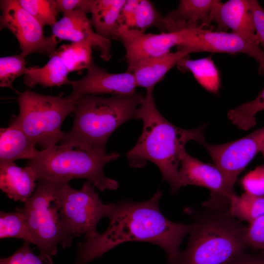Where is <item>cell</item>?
Returning a JSON list of instances; mask_svg holds the SVG:
<instances>
[{
    "instance_id": "obj_28",
    "label": "cell",
    "mask_w": 264,
    "mask_h": 264,
    "mask_svg": "<svg viewBox=\"0 0 264 264\" xmlns=\"http://www.w3.org/2000/svg\"><path fill=\"white\" fill-rule=\"evenodd\" d=\"M20 5L44 27H51L57 22L59 13L56 0H18Z\"/></svg>"
},
{
    "instance_id": "obj_7",
    "label": "cell",
    "mask_w": 264,
    "mask_h": 264,
    "mask_svg": "<svg viewBox=\"0 0 264 264\" xmlns=\"http://www.w3.org/2000/svg\"><path fill=\"white\" fill-rule=\"evenodd\" d=\"M35 191L21 208L33 240L40 251L39 256L52 262L58 245L70 247L72 240L66 231L58 210L54 203L56 194L66 182L39 179Z\"/></svg>"
},
{
    "instance_id": "obj_23",
    "label": "cell",
    "mask_w": 264,
    "mask_h": 264,
    "mask_svg": "<svg viewBox=\"0 0 264 264\" xmlns=\"http://www.w3.org/2000/svg\"><path fill=\"white\" fill-rule=\"evenodd\" d=\"M176 66L181 71H190L197 81L206 90L218 93L220 87V77L211 56L192 60L188 55L181 59Z\"/></svg>"
},
{
    "instance_id": "obj_15",
    "label": "cell",
    "mask_w": 264,
    "mask_h": 264,
    "mask_svg": "<svg viewBox=\"0 0 264 264\" xmlns=\"http://www.w3.org/2000/svg\"><path fill=\"white\" fill-rule=\"evenodd\" d=\"M211 20L216 23L219 31L232 33L258 44L251 11L250 0H217Z\"/></svg>"
},
{
    "instance_id": "obj_12",
    "label": "cell",
    "mask_w": 264,
    "mask_h": 264,
    "mask_svg": "<svg viewBox=\"0 0 264 264\" xmlns=\"http://www.w3.org/2000/svg\"><path fill=\"white\" fill-rule=\"evenodd\" d=\"M180 165L179 176L182 186L196 185L211 191L210 198L203 204L205 208L225 210L228 207L224 178L219 169L199 160L186 151L182 156Z\"/></svg>"
},
{
    "instance_id": "obj_11",
    "label": "cell",
    "mask_w": 264,
    "mask_h": 264,
    "mask_svg": "<svg viewBox=\"0 0 264 264\" xmlns=\"http://www.w3.org/2000/svg\"><path fill=\"white\" fill-rule=\"evenodd\" d=\"M191 39L189 50L191 53L207 51L246 54L256 61L259 73L264 75V53L256 42L232 32L213 31L201 27L192 28Z\"/></svg>"
},
{
    "instance_id": "obj_33",
    "label": "cell",
    "mask_w": 264,
    "mask_h": 264,
    "mask_svg": "<svg viewBox=\"0 0 264 264\" xmlns=\"http://www.w3.org/2000/svg\"><path fill=\"white\" fill-rule=\"evenodd\" d=\"M255 33L264 53V8L255 0H250Z\"/></svg>"
},
{
    "instance_id": "obj_4",
    "label": "cell",
    "mask_w": 264,
    "mask_h": 264,
    "mask_svg": "<svg viewBox=\"0 0 264 264\" xmlns=\"http://www.w3.org/2000/svg\"><path fill=\"white\" fill-rule=\"evenodd\" d=\"M205 209L191 224L187 246L176 264H229L249 248L247 226L228 211Z\"/></svg>"
},
{
    "instance_id": "obj_5",
    "label": "cell",
    "mask_w": 264,
    "mask_h": 264,
    "mask_svg": "<svg viewBox=\"0 0 264 264\" xmlns=\"http://www.w3.org/2000/svg\"><path fill=\"white\" fill-rule=\"evenodd\" d=\"M116 152L88 151L64 145L39 151L26 166L34 171L39 179L69 182L86 179L101 191L116 190L118 183L104 174L105 165L117 159Z\"/></svg>"
},
{
    "instance_id": "obj_13",
    "label": "cell",
    "mask_w": 264,
    "mask_h": 264,
    "mask_svg": "<svg viewBox=\"0 0 264 264\" xmlns=\"http://www.w3.org/2000/svg\"><path fill=\"white\" fill-rule=\"evenodd\" d=\"M87 70L86 75L81 79L70 81L69 85L72 90L67 97L74 102L86 95H129L135 93L137 86L131 72L110 73L96 65L93 61Z\"/></svg>"
},
{
    "instance_id": "obj_2",
    "label": "cell",
    "mask_w": 264,
    "mask_h": 264,
    "mask_svg": "<svg viewBox=\"0 0 264 264\" xmlns=\"http://www.w3.org/2000/svg\"><path fill=\"white\" fill-rule=\"evenodd\" d=\"M153 90L146 91L138 108L136 118L142 121V133L135 146L127 154L133 168L144 167L148 161L159 169L162 180L168 182L171 192L176 194L182 186L178 167L186 151L185 146L194 140L203 145L206 125L193 129L177 127L167 121L158 110Z\"/></svg>"
},
{
    "instance_id": "obj_10",
    "label": "cell",
    "mask_w": 264,
    "mask_h": 264,
    "mask_svg": "<svg viewBox=\"0 0 264 264\" xmlns=\"http://www.w3.org/2000/svg\"><path fill=\"white\" fill-rule=\"evenodd\" d=\"M264 143V127L232 142L219 145L206 143L203 145L224 176L225 191L229 199L236 194L234 186L238 176L261 152Z\"/></svg>"
},
{
    "instance_id": "obj_17",
    "label": "cell",
    "mask_w": 264,
    "mask_h": 264,
    "mask_svg": "<svg viewBox=\"0 0 264 264\" xmlns=\"http://www.w3.org/2000/svg\"><path fill=\"white\" fill-rule=\"evenodd\" d=\"M189 54L188 50L180 49L174 52L146 58L140 60L126 71L133 74L137 87L145 88L147 90H153L165 74Z\"/></svg>"
},
{
    "instance_id": "obj_3",
    "label": "cell",
    "mask_w": 264,
    "mask_h": 264,
    "mask_svg": "<svg viewBox=\"0 0 264 264\" xmlns=\"http://www.w3.org/2000/svg\"><path fill=\"white\" fill-rule=\"evenodd\" d=\"M143 97L136 92L104 97L86 95L75 101L71 129L64 132L62 145L88 151L106 152L111 134L126 121L136 118Z\"/></svg>"
},
{
    "instance_id": "obj_35",
    "label": "cell",
    "mask_w": 264,
    "mask_h": 264,
    "mask_svg": "<svg viewBox=\"0 0 264 264\" xmlns=\"http://www.w3.org/2000/svg\"><path fill=\"white\" fill-rule=\"evenodd\" d=\"M229 264H264V253L241 254Z\"/></svg>"
},
{
    "instance_id": "obj_14",
    "label": "cell",
    "mask_w": 264,
    "mask_h": 264,
    "mask_svg": "<svg viewBox=\"0 0 264 264\" xmlns=\"http://www.w3.org/2000/svg\"><path fill=\"white\" fill-rule=\"evenodd\" d=\"M87 13L80 9L65 12L52 26V35L60 40L88 42L100 52V57L109 61L111 56L110 40L98 35L93 28Z\"/></svg>"
},
{
    "instance_id": "obj_26",
    "label": "cell",
    "mask_w": 264,
    "mask_h": 264,
    "mask_svg": "<svg viewBox=\"0 0 264 264\" xmlns=\"http://www.w3.org/2000/svg\"><path fill=\"white\" fill-rule=\"evenodd\" d=\"M16 238L33 243L25 216L20 207L10 212H0V239Z\"/></svg>"
},
{
    "instance_id": "obj_31",
    "label": "cell",
    "mask_w": 264,
    "mask_h": 264,
    "mask_svg": "<svg viewBox=\"0 0 264 264\" xmlns=\"http://www.w3.org/2000/svg\"><path fill=\"white\" fill-rule=\"evenodd\" d=\"M241 184L245 192L264 197V165L248 173L242 179Z\"/></svg>"
},
{
    "instance_id": "obj_16",
    "label": "cell",
    "mask_w": 264,
    "mask_h": 264,
    "mask_svg": "<svg viewBox=\"0 0 264 264\" xmlns=\"http://www.w3.org/2000/svg\"><path fill=\"white\" fill-rule=\"evenodd\" d=\"M217 0H179L177 8L164 16L165 33L209 25Z\"/></svg>"
},
{
    "instance_id": "obj_29",
    "label": "cell",
    "mask_w": 264,
    "mask_h": 264,
    "mask_svg": "<svg viewBox=\"0 0 264 264\" xmlns=\"http://www.w3.org/2000/svg\"><path fill=\"white\" fill-rule=\"evenodd\" d=\"M25 58L21 53L0 58V86L14 89L12 83L17 78L24 75L26 67Z\"/></svg>"
},
{
    "instance_id": "obj_21",
    "label": "cell",
    "mask_w": 264,
    "mask_h": 264,
    "mask_svg": "<svg viewBox=\"0 0 264 264\" xmlns=\"http://www.w3.org/2000/svg\"><path fill=\"white\" fill-rule=\"evenodd\" d=\"M127 0H92L91 21L96 32L111 40H119L120 18Z\"/></svg>"
},
{
    "instance_id": "obj_30",
    "label": "cell",
    "mask_w": 264,
    "mask_h": 264,
    "mask_svg": "<svg viewBox=\"0 0 264 264\" xmlns=\"http://www.w3.org/2000/svg\"><path fill=\"white\" fill-rule=\"evenodd\" d=\"M30 242L24 241L22 246L13 254L0 260V264H53L35 255L30 247Z\"/></svg>"
},
{
    "instance_id": "obj_1",
    "label": "cell",
    "mask_w": 264,
    "mask_h": 264,
    "mask_svg": "<svg viewBox=\"0 0 264 264\" xmlns=\"http://www.w3.org/2000/svg\"><path fill=\"white\" fill-rule=\"evenodd\" d=\"M161 196L158 189L145 201L124 200L114 203L107 229L79 244L74 264H88L118 245L132 241L160 246L165 251L168 264H176L180 245L192 224L174 222L165 217L159 206Z\"/></svg>"
},
{
    "instance_id": "obj_6",
    "label": "cell",
    "mask_w": 264,
    "mask_h": 264,
    "mask_svg": "<svg viewBox=\"0 0 264 264\" xmlns=\"http://www.w3.org/2000/svg\"><path fill=\"white\" fill-rule=\"evenodd\" d=\"M17 101L20 111L10 123L21 129L42 150L51 148L61 141L64 132L63 122L74 112L75 102L62 94L46 95L25 90Z\"/></svg>"
},
{
    "instance_id": "obj_22",
    "label": "cell",
    "mask_w": 264,
    "mask_h": 264,
    "mask_svg": "<svg viewBox=\"0 0 264 264\" xmlns=\"http://www.w3.org/2000/svg\"><path fill=\"white\" fill-rule=\"evenodd\" d=\"M68 71L60 58L53 54L43 66L27 67L24 75V84L30 88L37 85L44 88L60 87L70 85L68 79Z\"/></svg>"
},
{
    "instance_id": "obj_19",
    "label": "cell",
    "mask_w": 264,
    "mask_h": 264,
    "mask_svg": "<svg viewBox=\"0 0 264 264\" xmlns=\"http://www.w3.org/2000/svg\"><path fill=\"white\" fill-rule=\"evenodd\" d=\"M38 179L29 166L21 167L14 162L0 163V188L10 199L25 203L35 191Z\"/></svg>"
},
{
    "instance_id": "obj_25",
    "label": "cell",
    "mask_w": 264,
    "mask_h": 264,
    "mask_svg": "<svg viewBox=\"0 0 264 264\" xmlns=\"http://www.w3.org/2000/svg\"><path fill=\"white\" fill-rule=\"evenodd\" d=\"M91 47L88 42H72L61 45L53 54L60 58L68 72L79 71L87 69L93 61Z\"/></svg>"
},
{
    "instance_id": "obj_8",
    "label": "cell",
    "mask_w": 264,
    "mask_h": 264,
    "mask_svg": "<svg viewBox=\"0 0 264 264\" xmlns=\"http://www.w3.org/2000/svg\"><path fill=\"white\" fill-rule=\"evenodd\" d=\"M94 186L85 181L80 190L66 182L59 189L54 200L62 223L69 237L85 235L84 239L96 235L97 227L103 218L109 217L114 203H103L94 190Z\"/></svg>"
},
{
    "instance_id": "obj_27",
    "label": "cell",
    "mask_w": 264,
    "mask_h": 264,
    "mask_svg": "<svg viewBox=\"0 0 264 264\" xmlns=\"http://www.w3.org/2000/svg\"><path fill=\"white\" fill-rule=\"evenodd\" d=\"M264 110V88L253 100L243 103L230 110L227 117L239 129L247 130L256 124L255 115Z\"/></svg>"
},
{
    "instance_id": "obj_32",
    "label": "cell",
    "mask_w": 264,
    "mask_h": 264,
    "mask_svg": "<svg viewBox=\"0 0 264 264\" xmlns=\"http://www.w3.org/2000/svg\"><path fill=\"white\" fill-rule=\"evenodd\" d=\"M246 240L249 247L264 253V216L249 224L246 232Z\"/></svg>"
},
{
    "instance_id": "obj_9",
    "label": "cell",
    "mask_w": 264,
    "mask_h": 264,
    "mask_svg": "<svg viewBox=\"0 0 264 264\" xmlns=\"http://www.w3.org/2000/svg\"><path fill=\"white\" fill-rule=\"evenodd\" d=\"M0 29L7 28L18 40L24 57L34 53L52 55L59 43L51 35H44L43 27L20 4L18 0H0Z\"/></svg>"
},
{
    "instance_id": "obj_34",
    "label": "cell",
    "mask_w": 264,
    "mask_h": 264,
    "mask_svg": "<svg viewBox=\"0 0 264 264\" xmlns=\"http://www.w3.org/2000/svg\"><path fill=\"white\" fill-rule=\"evenodd\" d=\"M59 13L80 9L90 13L92 0H56Z\"/></svg>"
},
{
    "instance_id": "obj_18",
    "label": "cell",
    "mask_w": 264,
    "mask_h": 264,
    "mask_svg": "<svg viewBox=\"0 0 264 264\" xmlns=\"http://www.w3.org/2000/svg\"><path fill=\"white\" fill-rule=\"evenodd\" d=\"M164 18L150 0H127L121 13L119 33L125 31L145 33L153 27L165 33Z\"/></svg>"
},
{
    "instance_id": "obj_24",
    "label": "cell",
    "mask_w": 264,
    "mask_h": 264,
    "mask_svg": "<svg viewBox=\"0 0 264 264\" xmlns=\"http://www.w3.org/2000/svg\"><path fill=\"white\" fill-rule=\"evenodd\" d=\"M228 207V212L232 216L250 224L264 216V197L246 192L241 196L235 194L230 198Z\"/></svg>"
},
{
    "instance_id": "obj_20",
    "label": "cell",
    "mask_w": 264,
    "mask_h": 264,
    "mask_svg": "<svg viewBox=\"0 0 264 264\" xmlns=\"http://www.w3.org/2000/svg\"><path fill=\"white\" fill-rule=\"evenodd\" d=\"M36 145L21 129L10 123L0 130V163L35 158L39 152Z\"/></svg>"
},
{
    "instance_id": "obj_36",
    "label": "cell",
    "mask_w": 264,
    "mask_h": 264,
    "mask_svg": "<svg viewBox=\"0 0 264 264\" xmlns=\"http://www.w3.org/2000/svg\"><path fill=\"white\" fill-rule=\"evenodd\" d=\"M261 152L263 154V156L264 157V143L263 145V146L262 147V149H261Z\"/></svg>"
}]
</instances>
